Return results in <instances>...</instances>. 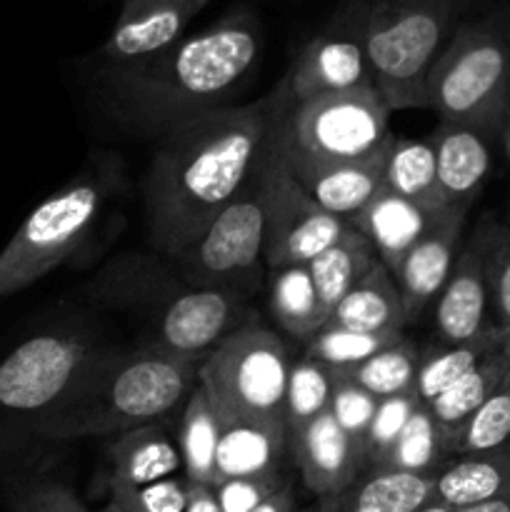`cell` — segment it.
Instances as JSON below:
<instances>
[{
    "label": "cell",
    "instance_id": "27",
    "mask_svg": "<svg viewBox=\"0 0 510 512\" xmlns=\"http://www.w3.org/2000/svg\"><path fill=\"white\" fill-rule=\"evenodd\" d=\"M510 333L508 330L493 328L485 330L483 335L473 340H465V343H453V345H435V348L425 350L423 358H420L418 378H415V393L420 395L425 405L433 403L435 398L445 393L453 383H458L468 370H473L485 355L495 353L498 348H503L508 343Z\"/></svg>",
    "mask_w": 510,
    "mask_h": 512
},
{
    "label": "cell",
    "instance_id": "9",
    "mask_svg": "<svg viewBox=\"0 0 510 512\" xmlns=\"http://www.w3.org/2000/svg\"><path fill=\"white\" fill-rule=\"evenodd\" d=\"M293 360L288 343L258 320L205 355L198 385L218 418L285 425V388Z\"/></svg>",
    "mask_w": 510,
    "mask_h": 512
},
{
    "label": "cell",
    "instance_id": "35",
    "mask_svg": "<svg viewBox=\"0 0 510 512\" xmlns=\"http://www.w3.org/2000/svg\"><path fill=\"white\" fill-rule=\"evenodd\" d=\"M403 335L405 333H358V330L343 328H320L305 343V355L328 365L333 373H345L378 355Z\"/></svg>",
    "mask_w": 510,
    "mask_h": 512
},
{
    "label": "cell",
    "instance_id": "32",
    "mask_svg": "<svg viewBox=\"0 0 510 512\" xmlns=\"http://www.w3.org/2000/svg\"><path fill=\"white\" fill-rule=\"evenodd\" d=\"M450 460L448 440L428 405H420L388 453L370 470H398V473L435 475Z\"/></svg>",
    "mask_w": 510,
    "mask_h": 512
},
{
    "label": "cell",
    "instance_id": "8",
    "mask_svg": "<svg viewBox=\"0 0 510 512\" xmlns=\"http://www.w3.org/2000/svg\"><path fill=\"white\" fill-rule=\"evenodd\" d=\"M428 108L440 123L498 135L510 105V28L495 18L453 30L425 83Z\"/></svg>",
    "mask_w": 510,
    "mask_h": 512
},
{
    "label": "cell",
    "instance_id": "16",
    "mask_svg": "<svg viewBox=\"0 0 510 512\" xmlns=\"http://www.w3.org/2000/svg\"><path fill=\"white\" fill-rule=\"evenodd\" d=\"M490 298L488 280H485V228L483 220L465 245L450 270L448 283L435 300V328L440 343L453 345L473 340L493 328L488 318Z\"/></svg>",
    "mask_w": 510,
    "mask_h": 512
},
{
    "label": "cell",
    "instance_id": "22",
    "mask_svg": "<svg viewBox=\"0 0 510 512\" xmlns=\"http://www.w3.org/2000/svg\"><path fill=\"white\" fill-rule=\"evenodd\" d=\"M218 425L220 440L218 458H215V485L230 478L280 473L285 445H288L285 425L245 418H218Z\"/></svg>",
    "mask_w": 510,
    "mask_h": 512
},
{
    "label": "cell",
    "instance_id": "47",
    "mask_svg": "<svg viewBox=\"0 0 510 512\" xmlns=\"http://www.w3.org/2000/svg\"><path fill=\"white\" fill-rule=\"evenodd\" d=\"M498 138H500V143H503V153H505V158H508V163H510V105H508V110H505V115H503V123H500Z\"/></svg>",
    "mask_w": 510,
    "mask_h": 512
},
{
    "label": "cell",
    "instance_id": "4",
    "mask_svg": "<svg viewBox=\"0 0 510 512\" xmlns=\"http://www.w3.org/2000/svg\"><path fill=\"white\" fill-rule=\"evenodd\" d=\"M203 360L138 345L110 348L63 408L40 428L35 445L83 438H118L163 423L198 388Z\"/></svg>",
    "mask_w": 510,
    "mask_h": 512
},
{
    "label": "cell",
    "instance_id": "42",
    "mask_svg": "<svg viewBox=\"0 0 510 512\" xmlns=\"http://www.w3.org/2000/svg\"><path fill=\"white\" fill-rule=\"evenodd\" d=\"M288 483L283 473L248 475V478H230L215 485V498L223 512H253L260 503L270 498L275 490Z\"/></svg>",
    "mask_w": 510,
    "mask_h": 512
},
{
    "label": "cell",
    "instance_id": "39",
    "mask_svg": "<svg viewBox=\"0 0 510 512\" xmlns=\"http://www.w3.org/2000/svg\"><path fill=\"white\" fill-rule=\"evenodd\" d=\"M420 405H423V400L415 393V388L380 400L373 423H370L368 438H365V465L368 468H373L388 453V448L398 440V435L403 433V428Z\"/></svg>",
    "mask_w": 510,
    "mask_h": 512
},
{
    "label": "cell",
    "instance_id": "11",
    "mask_svg": "<svg viewBox=\"0 0 510 512\" xmlns=\"http://www.w3.org/2000/svg\"><path fill=\"white\" fill-rule=\"evenodd\" d=\"M170 263L193 288L245 303L260 293L268 278H263V205L255 175L238 198L230 200L218 218L188 248L173 255Z\"/></svg>",
    "mask_w": 510,
    "mask_h": 512
},
{
    "label": "cell",
    "instance_id": "31",
    "mask_svg": "<svg viewBox=\"0 0 510 512\" xmlns=\"http://www.w3.org/2000/svg\"><path fill=\"white\" fill-rule=\"evenodd\" d=\"M220 425L205 390L195 388L183 405L178 425V448L183 458V475L188 483L215 485Z\"/></svg>",
    "mask_w": 510,
    "mask_h": 512
},
{
    "label": "cell",
    "instance_id": "14",
    "mask_svg": "<svg viewBox=\"0 0 510 512\" xmlns=\"http://www.w3.org/2000/svg\"><path fill=\"white\" fill-rule=\"evenodd\" d=\"M470 208H445L435 215L423 238L405 253L398 268L393 270L400 300H403L405 318L415 320L423 315L433 300H438L440 290L448 283L450 270L463 243L465 218Z\"/></svg>",
    "mask_w": 510,
    "mask_h": 512
},
{
    "label": "cell",
    "instance_id": "34",
    "mask_svg": "<svg viewBox=\"0 0 510 512\" xmlns=\"http://www.w3.org/2000/svg\"><path fill=\"white\" fill-rule=\"evenodd\" d=\"M420 353L418 345L403 335L395 340L393 345L380 350L370 360L360 363L358 368L345 370V373H335V378L353 380L355 385L373 393L375 398H390V395H400L405 390L415 388V378H418L420 368Z\"/></svg>",
    "mask_w": 510,
    "mask_h": 512
},
{
    "label": "cell",
    "instance_id": "7",
    "mask_svg": "<svg viewBox=\"0 0 510 512\" xmlns=\"http://www.w3.org/2000/svg\"><path fill=\"white\" fill-rule=\"evenodd\" d=\"M373 85L393 110L428 108L425 83L468 0H365Z\"/></svg>",
    "mask_w": 510,
    "mask_h": 512
},
{
    "label": "cell",
    "instance_id": "6",
    "mask_svg": "<svg viewBox=\"0 0 510 512\" xmlns=\"http://www.w3.org/2000/svg\"><path fill=\"white\" fill-rule=\"evenodd\" d=\"M120 180L118 163L98 165L45 198L0 250V298L73 263L93 240Z\"/></svg>",
    "mask_w": 510,
    "mask_h": 512
},
{
    "label": "cell",
    "instance_id": "1",
    "mask_svg": "<svg viewBox=\"0 0 510 512\" xmlns=\"http://www.w3.org/2000/svg\"><path fill=\"white\" fill-rule=\"evenodd\" d=\"M290 103L280 80L253 103L220 108L160 138L143 180L145 223L158 253L178 255L238 198Z\"/></svg>",
    "mask_w": 510,
    "mask_h": 512
},
{
    "label": "cell",
    "instance_id": "3",
    "mask_svg": "<svg viewBox=\"0 0 510 512\" xmlns=\"http://www.w3.org/2000/svg\"><path fill=\"white\" fill-rule=\"evenodd\" d=\"M100 305L128 313L143 325L150 348L203 360L228 335L258 323L245 300L193 288L163 253H123L110 260L93 283Z\"/></svg>",
    "mask_w": 510,
    "mask_h": 512
},
{
    "label": "cell",
    "instance_id": "24",
    "mask_svg": "<svg viewBox=\"0 0 510 512\" xmlns=\"http://www.w3.org/2000/svg\"><path fill=\"white\" fill-rule=\"evenodd\" d=\"M505 495H510V443L485 453L450 458L435 473L433 503L453 510Z\"/></svg>",
    "mask_w": 510,
    "mask_h": 512
},
{
    "label": "cell",
    "instance_id": "40",
    "mask_svg": "<svg viewBox=\"0 0 510 512\" xmlns=\"http://www.w3.org/2000/svg\"><path fill=\"white\" fill-rule=\"evenodd\" d=\"M10 512H90L70 485L53 478H23L8 488Z\"/></svg>",
    "mask_w": 510,
    "mask_h": 512
},
{
    "label": "cell",
    "instance_id": "36",
    "mask_svg": "<svg viewBox=\"0 0 510 512\" xmlns=\"http://www.w3.org/2000/svg\"><path fill=\"white\" fill-rule=\"evenodd\" d=\"M485 228V280H488L493 323L510 333V223L483 220Z\"/></svg>",
    "mask_w": 510,
    "mask_h": 512
},
{
    "label": "cell",
    "instance_id": "46",
    "mask_svg": "<svg viewBox=\"0 0 510 512\" xmlns=\"http://www.w3.org/2000/svg\"><path fill=\"white\" fill-rule=\"evenodd\" d=\"M303 512H343V495H338V498H318V503L310 505Z\"/></svg>",
    "mask_w": 510,
    "mask_h": 512
},
{
    "label": "cell",
    "instance_id": "15",
    "mask_svg": "<svg viewBox=\"0 0 510 512\" xmlns=\"http://www.w3.org/2000/svg\"><path fill=\"white\" fill-rule=\"evenodd\" d=\"M210 0H120L113 30L100 48L105 68L143 60L183 38Z\"/></svg>",
    "mask_w": 510,
    "mask_h": 512
},
{
    "label": "cell",
    "instance_id": "29",
    "mask_svg": "<svg viewBox=\"0 0 510 512\" xmlns=\"http://www.w3.org/2000/svg\"><path fill=\"white\" fill-rule=\"evenodd\" d=\"M435 498V475L370 470L343 493V512H420Z\"/></svg>",
    "mask_w": 510,
    "mask_h": 512
},
{
    "label": "cell",
    "instance_id": "21",
    "mask_svg": "<svg viewBox=\"0 0 510 512\" xmlns=\"http://www.w3.org/2000/svg\"><path fill=\"white\" fill-rule=\"evenodd\" d=\"M435 215L438 213H428L383 185L375 198L350 220V228L370 240L380 263L393 273L405 253L423 238Z\"/></svg>",
    "mask_w": 510,
    "mask_h": 512
},
{
    "label": "cell",
    "instance_id": "19",
    "mask_svg": "<svg viewBox=\"0 0 510 512\" xmlns=\"http://www.w3.org/2000/svg\"><path fill=\"white\" fill-rule=\"evenodd\" d=\"M183 468L178 438H170L160 423L118 435L105 453V490L108 495L130 493L145 485L175 478Z\"/></svg>",
    "mask_w": 510,
    "mask_h": 512
},
{
    "label": "cell",
    "instance_id": "49",
    "mask_svg": "<svg viewBox=\"0 0 510 512\" xmlns=\"http://www.w3.org/2000/svg\"><path fill=\"white\" fill-rule=\"evenodd\" d=\"M508 223H510V220H508Z\"/></svg>",
    "mask_w": 510,
    "mask_h": 512
},
{
    "label": "cell",
    "instance_id": "26",
    "mask_svg": "<svg viewBox=\"0 0 510 512\" xmlns=\"http://www.w3.org/2000/svg\"><path fill=\"white\" fill-rule=\"evenodd\" d=\"M268 303L275 323L288 338L300 343H308L325 325L323 305L308 265L268 270Z\"/></svg>",
    "mask_w": 510,
    "mask_h": 512
},
{
    "label": "cell",
    "instance_id": "30",
    "mask_svg": "<svg viewBox=\"0 0 510 512\" xmlns=\"http://www.w3.org/2000/svg\"><path fill=\"white\" fill-rule=\"evenodd\" d=\"M385 188L393 190L400 198L420 205L428 213L445 210L443 193H440L438 170H435V153L428 140H398L393 138L385 160Z\"/></svg>",
    "mask_w": 510,
    "mask_h": 512
},
{
    "label": "cell",
    "instance_id": "37",
    "mask_svg": "<svg viewBox=\"0 0 510 512\" xmlns=\"http://www.w3.org/2000/svg\"><path fill=\"white\" fill-rule=\"evenodd\" d=\"M510 443V385L495 393L458 433L453 443V458L485 453Z\"/></svg>",
    "mask_w": 510,
    "mask_h": 512
},
{
    "label": "cell",
    "instance_id": "2",
    "mask_svg": "<svg viewBox=\"0 0 510 512\" xmlns=\"http://www.w3.org/2000/svg\"><path fill=\"white\" fill-rule=\"evenodd\" d=\"M260 23L230 10L160 53L103 70L105 108L133 133L165 138L180 125L228 108L260 55Z\"/></svg>",
    "mask_w": 510,
    "mask_h": 512
},
{
    "label": "cell",
    "instance_id": "38",
    "mask_svg": "<svg viewBox=\"0 0 510 512\" xmlns=\"http://www.w3.org/2000/svg\"><path fill=\"white\" fill-rule=\"evenodd\" d=\"M380 398L368 393L365 388L355 385L353 380L335 378V393L330 400V415L335 418L338 428L348 435L350 443L358 448L365 460V438H368L370 423L375 418Z\"/></svg>",
    "mask_w": 510,
    "mask_h": 512
},
{
    "label": "cell",
    "instance_id": "5",
    "mask_svg": "<svg viewBox=\"0 0 510 512\" xmlns=\"http://www.w3.org/2000/svg\"><path fill=\"white\" fill-rule=\"evenodd\" d=\"M108 350L88 330L50 325L0 358V468L15 465L35 445L40 428Z\"/></svg>",
    "mask_w": 510,
    "mask_h": 512
},
{
    "label": "cell",
    "instance_id": "18",
    "mask_svg": "<svg viewBox=\"0 0 510 512\" xmlns=\"http://www.w3.org/2000/svg\"><path fill=\"white\" fill-rule=\"evenodd\" d=\"M290 443L305 488L318 498H338L348 493L365 465L363 455L338 428L330 410L315 418Z\"/></svg>",
    "mask_w": 510,
    "mask_h": 512
},
{
    "label": "cell",
    "instance_id": "17",
    "mask_svg": "<svg viewBox=\"0 0 510 512\" xmlns=\"http://www.w3.org/2000/svg\"><path fill=\"white\" fill-rule=\"evenodd\" d=\"M393 135L373 150L370 155L358 160H345V163L330 165H310V163H290L295 178L300 180L310 198L328 210L330 215L340 218L350 225V220L375 198L385 185V160H388Z\"/></svg>",
    "mask_w": 510,
    "mask_h": 512
},
{
    "label": "cell",
    "instance_id": "12",
    "mask_svg": "<svg viewBox=\"0 0 510 512\" xmlns=\"http://www.w3.org/2000/svg\"><path fill=\"white\" fill-rule=\"evenodd\" d=\"M280 123L270 135L255 173L263 205V253L268 270L308 265L350 228L320 208L295 178L280 143Z\"/></svg>",
    "mask_w": 510,
    "mask_h": 512
},
{
    "label": "cell",
    "instance_id": "45",
    "mask_svg": "<svg viewBox=\"0 0 510 512\" xmlns=\"http://www.w3.org/2000/svg\"><path fill=\"white\" fill-rule=\"evenodd\" d=\"M453 512H510V495H505V498L485 500V503L465 505V508H455Z\"/></svg>",
    "mask_w": 510,
    "mask_h": 512
},
{
    "label": "cell",
    "instance_id": "25",
    "mask_svg": "<svg viewBox=\"0 0 510 512\" xmlns=\"http://www.w3.org/2000/svg\"><path fill=\"white\" fill-rule=\"evenodd\" d=\"M510 385V338L503 348L485 355L473 370L463 375L458 383L450 385L440 398L428 405L430 413L438 420L445 440H448L450 458H453V443L463 425L503 388Z\"/></svg>",
    "mask_w": 510,
    "mask_h": 512
},
{
    "label": "cell",
    "instance_id": "13",
    "mask_svg": "<svg viewBox=\"0 0 510 512\" xmlns=\"http://www.w3.org/2000/svg\"><path fill=\"white\" fill-rule=\"evenodd\" d=\"M283 80L293 103L373 85L368 60V3L343 0L328 23L300 48Z\"/></svg>",
    "mask_w": 510,
    "mask_h": 512
},
{
    "label": "cell",
    "instance_id": "48",
    "mask_svg": "<svg viewBox=\"0 0 510 512\" xmlns=\"http://www.w3.org/2000/svg\"><path fill=\"white\" fill-rule=\"evenodd\" d=\"M420 512H453V508H448V505H440V503H430L428 508H423Z\"/></svg>",
    "mask_w": 510,
    "mask_h": 512
},
{
    "label": "cell",
    "instance_id": "44",
    "mask_svg": "<svg viewBox=\"0 0 510 512\" xmlns=\"http://www.w3.org/2000/svg\"><path fill=\"white\" fill-rule=\"evenodd\" d=\"M253 512H295V495L290 483H285L283 488L275 490L265 503H260Z\"/></svg>",
    "mask_w": 510,
    "mask_h": 512
},
{
    "label": "cell",
    "instance_id": "33",
    "mask_svg": "<svg viewBox=\"0 0 510 512\" xmlns=\"http://www.w3.org/2000/svg\"><path fill=\"white\" fill-rule=\"evenodd\" d=\"M335 393V373L315 358L293 360L285 388V430L288 440L303 433L315 418L330 410Z\"/></svg>",
    "mask_w": 510,
    "mask_h": 512
},
{
    "label": "cell",
    "instance_id": "23",
    "mask_svg": "<svg viewBox=\"0 0 510 512\" xmlns=\"http://www.w3.org/2000/svg\"><path fill=\"white\" fill-rule=\"evenodd\" d=\"M408 323L398 285L383 263H375L330 313L323 328L358 330V333H403Z\"/></svg>",
    "mask_w": 510,
    "mask_h": 512
},
{
    "label": "cell",
    "instance_id": "41",
    "mask_svg": "<svg viewBox=\"0 0 510 512\" xmlns=\"http://www.w3.org/2000/svg\"><path fill=\"white\" fill-rule=\"evenodd\" d=\"M185 498H188V480L185 475H175L130 493L108 495V503L100 512H183Z\"/></svg>",
    "mask_w": 510,
    "mask_h": 512
},
{
    "label": "cell",
    "instance_id": "28",
    "mask_svg": "<svg viewBox=\"0 0 510 512\" xmlns=\"http://www.w3.org/2000/svg\"><path fill=\"white\" fill-rule=\"evenodd\" d=\"M378 263L375 248L365 235H360L355 228H348V233L330 245L325 253L310 260L308 270L313 278L315 290H318V300L323 305L325 323H328L330 313L335 305L343 300V295L368 273L373 265Z\"/></svg>",
    "mask_w": 510,
    "mask_h": 512
},
{
    "label": "cell",
    "instance_id": "20",
    "mask_svg": "<svg viewBox=\"0 0 510 512\" xmlns=\"http://www.w3.org/2000/svg\"><path fill=\"white\" fill-rule=\"evenodd\" d=\"M490 138L493 135L483 130L453 123H440L430 135L440 193L448 208H473L478 200L493 165Z\"/></svg>",
    "mask_w": 510,
    "mask_h": 512
},
{
    "label": "cell",
    "instance_id": "43",
    "mask_svg": "<svg viewBox=\"0 0 510 512\" xmlns=\"http://www.w3.org/2000/svg\"><path fill=\"white\" fill-rule=\"evenodd\" d=\"M183 512H223L215 498V490L210 485L188 483V498H185Z\"/></svg>",
    "mask_w": 510,
    "mask_h": 512
},
{
    "label": "cell",
    "instance_id": "10",
    "mask_svg": "<svg viewBox=\"0 0 510 512\" xmlns=\"http://www.w3.org/2000/svg\"><path fill=\"white\" fill-rule=\"evenodd\" d=\"M388 118L390 108L375 85L325 93L290 103L280 123V143L290 163L358 160L390 138Z\"/></svg>",
    "mask_w": 510,
    "mask_h": 512
}]
</instances>
